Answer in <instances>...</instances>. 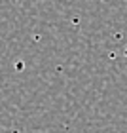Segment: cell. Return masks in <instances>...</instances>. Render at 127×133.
Masks as SVG:
<instances>
[{
	"instance_id": "cell-1",
	"label": "cell",
	"mask_w": 127,
	"mask_h": 133,
	"mask_svg": "<svg viewBox=\"0 0 127 133\" xmlns=\"http://www.w3.org/2000/svg\"><path fill=\"white\" fill-rule=\"evenodd\" d=\"M125 59H127V48H125Z\"/></svg>"
}]
</instances>
